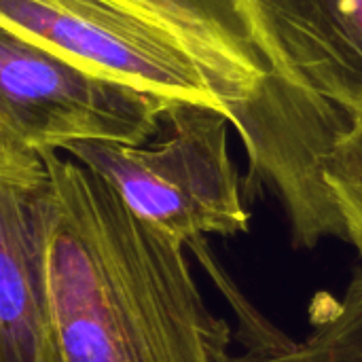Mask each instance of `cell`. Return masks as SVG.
<instances>
[{"label":"cell","mask_w":362,"mask_h":362,"mask_svg":"<svg viewBox=\"0 0 362 362\" xmlns=\"http://www.w3.org/2000/svg\"><path fill=\"white\" fill-rule=\"evenodd\" d=\"M55 182L49 280L62 362H229L187 244L140 218L100 174L42 151Z\"/></svg>","instance_id":"6da1fadb"},{"label":"cell","mask_w":362,"mask_h":362,"mask_svg":"<svg viewBox=\"0 0 362 362\" xmlns=\"http://www.w3.org/2000/svg\"><path fill=\"white\" fill-rule=\"evenodd\" d=\"M231 119L216 106L176 102L146 144L74 142L66 155L81 161L146 223L191 244L250 231V212L229 155Z\"/></svg>","instance_id":"7a4b0ae2"},{"label":"cell","mask_w":362,"mask_h":362,"mask_svg":"<svg viewBox=\"0 0 362 362\" xmlns=\"http://www.w3.org/2000/svg\"><path fill=\"white\" fill-rule=\"evenodd\" d=\"M170 106L0 25V142L36 151L74 142L146 144Z\"/></svg>","instance_id":"3957f363"},{"label":"cell","mask_w":362,"mask_h":362,"mask_svg":"<svg viewBox=\"0 0 362 362\" xmlns=\"http://www.w3.org/2000/svg\"><path fill=\"white\" fill-rule=\"evenodd\" d=\"M0 25L172 104H233L172 32L110 0H0Z\"/></svg>","instance_id":"277c9868"},{"label":"cell","mask_w":362,"mask_h":362,"mask_svg":"<svg viewBox=\"0 0 362 362\" xmlns=\"http://www.w3.org/2000/svg\"><path fill=\"white\" fill-rule=\"evenodd\" d=\"M53 216L42 151L0 142V362H62L49 280Z\"/></svg>","instance_id":"5b68a950"},{"label":"cell","mask_w":362,"mask_h":362,"mask_svg":"<svg viewBox=\"0 0 362 362\" xmlns=\"http://www.w3.org/2000/svg\"><path fill=\"white\" fill-rule=\"evenodd\" d=\"M274 72L339 106L362 100V0H252Z\"/></svg>","instance_id":"8992f818"},{"label":"cell","mask_w":362,"mask_h":362,"mask_svg":"<svg viewBox=\"0 0 362 362\" xmlns=\"http://www.w3.org/2000/svg\"><path fill=\"white\" fill-rule=\"evenodd\" d=\"M110 2L178 36L221 83L233 108L252 98L261 83L274 72L272 51L259 25L252 0Z\"/></svg>","instance_id":"52a82bcc"},{"label":"cell","mask_w":362,"mask_h":362,"mask_svg":"<svg viewBox=\"0 0 362 362\" xmlns=\"http://www.w3.org/2000/svg\"><path fill=\"white\" fill-rule=\"evenodd\" d=\"M299 153L344 225V242L362 261V100L339 106L301 89L293 102Z\"/></svg>","instance_id":"ba28073f"},{"label":"cell","mask_w":362,"mask_h":362,"mask_svg":"<svg viewBox=\"0 0 362 362\" xmlns=\"http://www.w3.org/2000/svg\"><path fill=\"white\" fill-rule=\"evenodd\" d=\"M229 362H362V267L352 272L341 295L316 293L305 339L282 335L244 354H231Z\"/></svg>","instance_id":"9c48e42d"}]
</instances>
